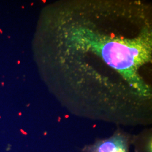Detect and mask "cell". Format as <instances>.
Segmentation results:
<instances>
[{
  "mask_svg": "<svg viewBox=\"0 0 152 152\" xmlns=\"http://www.w3.org/2000/svg\"><path fill=\"white\" fill-rule=\"evenodd\" d=\"M48 20L56 95L72 114L126 126L152 120V7L63 0Z\"/></svg>",
  "mask_w": 152,
  "mask_h": 152,
  "instance_id": "6da1fadb",
  "label": "cell"
},
{
  "mask_svg": "<svg viewBox=\"0 0 152 152\" xmlns=\"http://www.w3.org/2000/svg\"><path fill=\"white\" fill-rule=\"evenodd\" d=\"M132 135L117 130L108 137L97 139L83 147L82 152H129Z\"/></svg>",
  "mask_w": 152,
  "mask_h": 152,
  "instance_id": "7a4b0ae2",
  "label": "cell"
},
{
  "mask_svg": "<svg viewBox=\"0 0 152 152\" xmlns=\"http://www.w3.org/2000/svg\"><path fill=\"white\" fill-rule=\"evenodd\" d=\"M131 144L135 152H152L151 130L145 131L137 135H132Z\"/></svg>",
  "mask_w": 152,
  "mask_h": 152,
  "instance_id": "3957f363",
  "label": "cell"
},
{
  "mask_svg": "<svg viewBox=\"0 0 152 152\" xmlns=\"http://www.w3.org/2000/svg\"><path fill=\"white\" fill-rule=\"evenodd\" d=\"M0 32H1V34H2V30L0 29Z\"/></svg>",
  "mask_w": 152,
  "mask_h": 152,
  "instance_id": "277c9868",
  "label": "cell"
},
{
  "mask_svg": "<svg viewBox=\"0 0 152 152\" xmlns=\"http://www.w3.org/2000/svg\"><path fill=\"white\" fill-rule=\"evenodd\" d=\"M2 86H4V82H2Z\"/></svg>",
  "mask_w": 152,
  "mask_h": 152,
  "instance_id": "5b68a950",
  "label": "cell"
},
{
  "mask_svg": "<svg viewBox=\"0 0 152 152\" xmlns=\"http://www.w3.org/2000/svg\"><path fill=\"white\" fill-rule=\"evenodd\" d=\"M18 64H19V63H20V61H18Z\"/></svg>",
  "mask_w": 152,
  "mask_h": 152,
  "instance_id": "8992f818",
  "label": "cell"
}]
</instances>
